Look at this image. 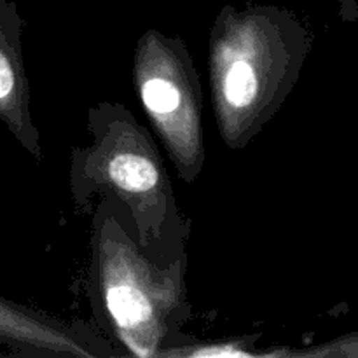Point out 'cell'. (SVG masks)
I'll return each instance as SVG.
<instances>
[{"label": "cell", "instance_id": "1", "mask_svg": "<svg viewBox=\"0 0 358 358\" xmlns=\"http://www.w3.org/2000/svg\"><path fill=\"white\" fill-rule=\"evenodd\" d=\"M87 294L96 329L121 345L122 357L161 358L189 339L192 318L185 273L187 254L159 262L142 250L128 208L101 196L91 210Z\"/></svg>", "mask_w": 358, "mask_h": 358}, {"label": "cell", "instance_id": "2", "mask_svg": "<svg viewBox=\"0 0 358 358\" xmlns=\"http://www.w3.org/2000/svg\"><path fill=\"white\" fill-rule=\"evenodd\" d=\"M90 143L70 156L69 189L79 213H91L101 196L128 208L145 254L170 262L185 252L191 220L182 213L173 185L149 129L126 105L98 101L87 108Z\"/></svg>", "mask_w": 358, "mask_h": 358}, {"label": "cell", "instance_id": "3", "mask_svg": "<svg viewBox=\"0 0 358 358\" xmlns=\"http://www.w3.org/2000/svg\"><path fill=\"white\" fill-rule=\"evenodd\" d=\"M310 30L289 10L224 9L208 37L210 93L220 140L241 150L292 94L308 55Z\"/></svg>", "mask_w": 358, "mask_h": 358}, {"label": "cell", "instance_id": "4", "mask_svg": "<svg viewBox=\"0 0 358 358\" xmlns=\"http://www.w3.org/2000/svg\"><path fill=\"white\" fill-rule=\"evenodd\" d=\"M133 84L178 177L194 184L206 161L203 90L185 42L152 28L143 31L133 58Z\"/></svg>", "mask_w": 358, "mask_h": 358}, {"label": "cell", "instance_id": "5", "mask_svg": "<svg viewBox=\"0 0 358 358\" xmlns=\"http://www.w3.org/2000/svg\"><path fill=\"white\" fill-rule=\"evenodd\" d=\"M0 345L13 355L41 358H114V348L94 325L65 320L0 296Z\"/></svg>", "mask_w": 358, "mask_h": 358}, {"label": "cell", "instance_id": "6", "mask_svg": "<svg viewBox=\"0 0 358 358\" xmlns=\"http://www.w3.org/2000/svg\"><path fill=\"white\" fill-rule=\"evenodd\" d=\"M21 37L23 20L16 7L0 0V121L35 161H42L41 131L31 117L30 83Z\"/></svg>", "mask_w": 358, "mask_h": 358}, {"label": "cell", "instance_id": "7", "mask_svg": "<svg viewBox=\"0 0 358 358\" xmlns=\"http://www.w3.org/2000/svg\"><path fill=\"white\" fill-rule=\"evenodd\" d=\"M259 334L247 338L226 339V341H196L189 338L182 345L166 350L161 358H254L262 357L261 350H255Z\"/></svg>", "mask_w": 358, "mask_h": 358}, {"label": "cell", "instance_id": "8", "mask_svg": "<svg viewBox=\"0 0 358 358\" xmlns=\"http://www.w3.org/2000/svg\"><path fill=\"white\" fill-rule=\"evenodd\" d=\"M262 357H278V358H358V332L341 336L324 345L313 346L306 350H289L278 348L262 352Z\"/></svg>", "mask_w": 358, "mask_h": 358}, {"label": "cell", "instance_id": "9", "mask_svg": "<svg viewBox=\"0 0 358 358\" xmlns=\"http://www.w3.org/2000/svg\"><path fill=\"white\" fill-rule=\"evenodd\" d=\"M339 14L345 23H357L358 0H339Z\"/></svg>", "mask_w": 358, "mask_h": 358}]
</instances>
